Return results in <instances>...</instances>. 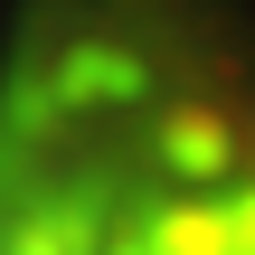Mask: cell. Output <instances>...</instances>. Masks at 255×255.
Wrapping results in <instances>:
<instances>
[{"instance_id": "6da1fadb", "label": "cell", "mask_w": 255, "mask_h": 255, "mask_svg": "<svg viewBox=\"0 0 255 255\" xmlns=\"http://www.w3.org/2000/svg\"><path fill=\"white\" fill-rule=\"evenodd\" d=\"M0 255H255V57L161 9L9 28Z\"/></svg>"}]
</instances>
